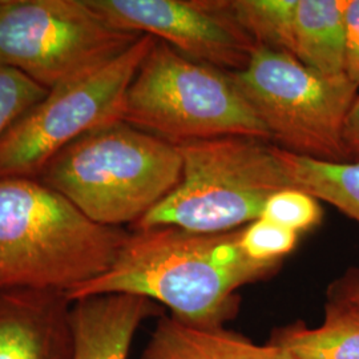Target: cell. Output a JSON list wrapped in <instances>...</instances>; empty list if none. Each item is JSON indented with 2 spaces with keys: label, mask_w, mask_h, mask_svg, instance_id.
<instances>
[{
  "label": "cell",
  "mask_w": 359,
  "mask_h": 359,
  "mask_svg": "<svg viewBox=\"0 0 359 359\" xmlns=\"http://www.w3.org/2000/svg\"><path fill=\"white\" fill-rule=\"evenodd\" d=\"M241 229L217 234L176 226L133 229L109 270L67 297L75 301L112 293L140 295L169 309L184 323L224 327L237 317L238 290L269 278L281 266L246 256Z\"/></svg>",
  "instance_id": "6da1fadb"
},
{
  "label": "cell",
  "mask_w": 359,
  "mask_h": 359,
  "mask_svg": "<svg viewBox=\"0 0 359 359\" xmlns=\"http://www.w3.org/2000/svg\"><path fill=\"white\" fill-rule=\"evenodd\" d=\"M140 36L87 0H0V65L47 90L97 71Z\"/></svg>",
  "instance_id": "52a82bcc"
},
{
  "label": "cell",
  "mask_w": 359,
  "mask_h": 359,
  "mask_svg": "<svg viewBox=\"0 0 359 359\" xmlns=\"http://www.w3.org/2000/svg\"><path fill=\"white\" fill-rule=\"evenodd\" d=\"M318 327L295 322L277 329L269 344L292 359H359V309L329 295Z\"/></svg>",
  "instance_id": "5bb4252c"
},
{
  "label": "cell",
  "mask_w": 359,
  "mask_h": 359,
  "mask_svg": "<svg viewBox=\"0 0 359 359\" xmlns=\"http://www.w3.org/2000/svg\"><path fill=\"white\" fill-rule=\"evenodd\" d=\"M72 302L52 290H0V359H72Z\"/></svg>",
  "instance_id": "30bf717a"
},
{
  "label": "cell",
  "mask_w": 359,
  "mask_h": 359,
  "mask_svg": "<svg viewBox=\"0 0 359 359\" xmlns=\"http://www.w3.org/2000/svg\"><path fill=\"white\" fill-rule=\"evenodd\" d=\"M229 75L276 147L322 161H350L344 127L359 88L346 76L322 75L290 53L264 46Z\"/></svg>",
  "instance_id": "8992f818"
},
{
  "label": "cell",
  "mask_w": 359,
  "mask_h": 359,
  "mask_svg": "<svg viewBox=\"0 0 359 359\" xmlns=\"http://www.w3.org/2000/svg\"><path fill=\"white\" fill-rule=\"evenodd\" d=\"M344 144L348 160L359 163V95L347 114L344 127Z\"/></svg>",
  "instance_id": "44dd1931"
},
{
  "label": "cell",
  "mask_w": 359,
  "mask_h": 359,
  "mask_svg": "<svg viewBox=\"0 0 359 359\" xmlns=\"http://www.w3.org/2000/svg\"><path fill=\"white\" fill-rule=\"evenodd\" d=\"M346 0H298L293 56L326 76L345 75Z\"/></svg>",
  "instance_id": "4fadbf2b"
},
{
  "label": "cell",
  "mask_w": 359,
  "mask_h": 359,
  "mask_svg": "<svg viewBox=\"0 0 359 359\" xmlns=\"http://www.w3.org/2000/svg\"><path fill=\"white\" fill-rule=\"evenodd\" d=\"M298 0H231V13L257 46L293 56Z\"/></svg>",
  "instance_id": "2e32d148"
},
{
  "label": "cell",
  "mask_w": 359,
  "mask_h": 359,
  "mask_svg": "<svg viewBox=\"0 0 359 359\" xmlns=\"http://www.w3.org/2000/svg\"><path fill=\"white\" fill-rule=\"evenodd\" d=\"M179 147L126 121L93 129L62 149L36 180L93 222L136 225L181 180Z\"/></svg>",
  "instance_id": "3957f363"
},
{
  "label": "cell",
  "mask_w": 359,
  "mask_h": 359,
  "mask_svg": "<svg viewBox=\"0 0 359 359\" xmlns=\"http://www.w3.org/2000/svg\"><path fill=\"white\" fill-rule=\"evenodd\" d=\"M47 93L20 72L0 65V137Z\"/></svg>",
  "instance_id": "d6986e66"
},
{
  "label": "cell",
  "mask_w": 359,
  "mask_h": 359,
  "mask_svg": "<svg viewBox=\"0 0 359 359\" xmlns=\"http://www.w3.org/2000/svg\"><path fill=\"white\" fill-rule=\"evenodd\" d=\"M140 359H292L271 344L259 345L225 327L192 326L160 316Z\"/></svg>",
  "instance_id": "7c38bea8"
},
{
  "label": "cell",
  "mask_w": 359,
  "mask_h": 359,
  "mask_svg": "<svg viewBox=\"0 0 359 359\" xmlns=\"http://www.w3.org/2000/svg\"><path fill=\"white\" fill-rule=\"evenodd\" d=\"M128 234L93 222L39 180H0V290L68 295L109 270Z\"/></svg>",
  "instance_id": "7a4b0ae2"
},
{
  "label": "cell",
  "mask_w": 359,
  "mask_h": 359,
  "mask_svg": "<svg viewBox=\"0 0 359 359\" xmlns=\"http://www.w3.org/2000/svg\"><path fill=\"white\" fill-rule=\"evenodd\" d=\"M298 241V233L266 218H257L240 231L243 252L261 264H283V258L293 253Z\"/></svg>",
  "instance_id": "ac0fdd59"
},
{
  "label": "cell",
  "mask_w": 359,
  "mask_h": 359,
  "mask_svg": "<svg viewBox=\"0 0 359 359\" xmlns=\"http://www.w3.org/2000/svg\"><path fill=\"white\" fill-rule=\"evenodd\" d=\"M179 185L132 228L176 226L217 234L261 217L274 193L293 187L273 144L229 136L179 147Z\"/></svg>",
  "instance_id": "277c9868"
},
{
  "label": "cell",
  "mask_w": 359,
  "mask_h": 359,
  "mask_svg": "<svg viewBox=\"0 0 359 359\" xmlns=\"http://www.w3.org/2000/svg\"><path fill=\"white\" fill-rule=\"evenodd\" d=\"M274 147L293 187L313 194L359 224V163H330Z\"/></svg>",
  "instance_id": "9a60e30c"
},
{
  "label": "cell",
  "mask_w": 359,
  "mask_h": 359,
  "mask_svg": "<svg viewBox=\"0 0 359 359\" xmlns=\"http://www.w3.org/2000/svg\"><path fill=\"white\" fill-rule=\"evenodd\" d=\"M123 121L175 147L229 136L270 142L229 72L157 39L127 90Z\"/></svg>",
  "instance_id": "5b68a950"
},
{
  "label": "cell",
  "mask_w": 359,
  "mask_h": 359,
  "mask_svg": "<svg viewBox=\"0 0 359 359\" xmlns=\"http://www.w3.org/2000/svg\"><path fill=\"white\" fill-rule=\"evenodd\" d=\"M329 295L345 299L359 309V271H348L341 281L333 283Z\"/></svg>",
  "instance_id": "7402d4cb"
},
{
  "label": "cell",
  "mask_w": 359,
  "mask_h": 359,
  "mask_svg": "<svg viewBox=\"0 0 359 359\" xmlns=\"http://www.w3.org/2000/svg\"><path fill=\"white\" fill-rule=\"evenodd\" d=\"M261 217L299 234L313 231L321 224L323 209L313 194L290 187L270 196Z\"/></svg>",
  "instance_id": "e0dca14e"
},
{
  "label": "cell",
  "mask_w": 359,
  "mask_h": 359,
  "mask_svg": "<svg viewBox=\"0 0 359 359\" xmlns=\"http://www.w3.org/2000/svg\"><path fill=\"white\" fill-rule=\"evenodd\" d=\"M156 39L142 35L112 62L48 93L0 137V180L36 179L67 145L123 121L129 86Z\"/></svg>",
  "instance_id": "ba28073f"
},
{
  "label": "cell",
  "mask_w": 359,
  "mask_h": 359,
  "mask_svg": "<svg viewBox=\"0 0 359 359\" xmlns=\"http://www.w3.org/2000/svg\"><path fill=\"white\" fill-rule=\"evenodd\" d=\"M345 27V75L359 88V0H346Z\"/></svg>",
  "instance_id": "ffe728a7"
},
{
  "label": "cell",
  "mask_w": 359,
  "mask_h": 359,
  "mask_svg": "<svg viewBox=\"0 0 359 359\" xmlns=\"http://www.w3.org/2000/svg\"><path fill=\"white\" fill-rule=\"evenodd\" d=\"M111 25L169 44L193 60L236 72L257 43L231 13L228 0H87Z\"/></svg>",
  "instance_id": "9c48e42d"
},
{
  "label": "cell",
  "mask_w": 359,
  "mask_h": 359,
  "mask_svg": "<svg viewBox=\"0 0 359 359\" xmlns=\"http://www.w3.org/2000/svg\"><path fill=\"white\" fill-rule=\"evenodd\" d=\"M72 359H128L135 334L163 308L140 295L112 293L71 301Z\"/></svg>",
  "instance_id": "8fae6325"
}]
</instances>
